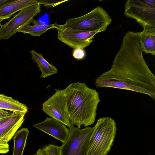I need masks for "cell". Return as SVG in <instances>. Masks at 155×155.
<instances>
[{
	"label": "cell",
	"instance_id": "obj_5",
	"mask_svg": "<svg viewBox=\"0 0 155 155\" xmlns=\"http://www.w3.org/2000/svg\"><path fill=\"white\" fill-rule=\"evenodd\" d=\"M124 14L135 19L144 30H155V0H128Z\"/></svg>",
	"mask_w": 155,
	"mask_h": 155
},
{
	"label": "cell",
	"instance_id": "obj_16",
	"mask_svg": "<svg viewBox=\"0 0 155 155\" xmlns=\"http://www.w3.org/2000/svg\"><path fill=\"white\" fill-rule=\"evenodd\" d=\"M29 131L27 128H22L17 131L13 137V155H22L26 145Z\"/></svg>",
	"mask_w": 155,
	"mask_h": 155
},
{
	"label": "cell",
	"instance_id": "obj_9",
	"mask_svg": "<svg viewBox=\"0 0 155 155\" xmlns=\"http://www.w3.org/2000/svg\"><path fill=\"white\" fill-rule=\"evenodd\" d=\"M33 126L60 140L62 144L66 141L69 134V129L65 125L52 118L47 117L42 122Z\"/></svg>",
	"mask_w": 155,
	"mask_h": 155
},
{
	"label": "cell",
	"instance_id": "obj_8",
	"mask_svg": "<svg viewBox=\"0 0 155 155\" xmlns=\"http://www.w3.org/2000/svg\"><path fill=\"white\" fill-rule=\"evenodd\" d=\"M56 29L58 39L74 49H84L89 46L94 41L93 39L95 35L99 32L98 31L80 32Z\"/></svg>",
	"mask_w": 155,
	"mask_h": 155
},
{
	"label": "cell",
	"instance_id": "obj_21",
	"mask_svg": "<svg viewBox=\"0 0 155 155\" xmlns=\"http://www.w3.org/2000/svg\"><path fill=\"white\" fill-rule=\"evenodd\" d=\"M67 1V0L55 1L42 0V4H43L44 5L48 7H54Z\"/></svg>",
	"mask_w": 155,
	"mask_h": 155
},
{
	"label": "cell",
	"instance_id": "obj_1",
	"mask_svg": "<svg viewBox=\"0 0 155 155\" xmlns=\"http://www.w3.org/2000/svg\"><path fill=\"white\" fill-rule=\"evenodd\" d=\"M143 52L140 32L127 31L111 68L96 80L116 81L155 96V77L146 64Z\"/></svg>",
	"mask_w": 155,
	"mask_h": 155
},
{
	"label": "cell",
	"instance_id": "obj_19",
	"mask_svg": "<svg viewBox=\"0 0 155 155\" xmlns=\"http://www.w3.org/2000/svg\"><path fill=\"white\" fill-rule=\"evenodd\" d=\"M72 54L73 57L78 60H82L86 57V52L83 48H77L73 49Z\"/></svg>",
	"mask_w": 155,
	"mask_h": 155
},
{
	"label": "cell",
	"instance_id": "obj_22",
	"mask_svg": "<svg viewBox=\"0 0 155 155\" xmlns=\"http://www.w3.org/2000/svg\"><path fill=\"white\" fill-rule=\"evenodd\" d=\"M12 113L9 112L5 110L0 109V119L10 116Z\"/></svg>",
	"mask_w": 155,
	"mask_h": 155
},
{
	"label": "cell",
	"instance_id": "obj_12",
	"mask_svg": "<svg viewBox=\"0 0 155 155\" xmlns=\"http://www.w3.org/2000/svg\"><path fill=\"white\" fill-rule=\"evenodd\" d=\"M29 52L32 59L37 64L41 71V78H44L57 73V68L46 61L42 54L34 50Z\"/></svg>",
	"mask_w": 155,
	"mask_h": 155
},
{
	"label": "cell",
	"instance_id": "obj_23",
	"mask_svg": "<svg viewBox=\"0 0 155 155\" xmlns=\"http://www.w3.org/2000/svg\"><path fill=\"white\" fill-rule=\"evenodd\" d=\"M11 115L9 117L0 119V127L9 119L11 117Z\"/></svg>",
	"mask_w": 155,
	"mask_h": 155
},
{
	"label": "cell",
	"instance_id": "obj_17",
	"mask_svg": "<svg viewBox=\"0 0 155 155\" xmlns=\"http://www.w3.org/2000/svg\"><path fill=\"white\" fill-rule=\"evenodd\" d=\"M42 110L48 115L69 127L71 125L69 122L54 106L50 104H42Z\"/></svg>",
	"mask_w": 155,
	"mask_h": 155
},
{
	"label": "cell",
	"instance_id": "obj_14",
	"mask_svg": "<svg viewBox=\"0 0 155 155\" xmlns=\"http://www.w3.org/2000/svg\"><path fill=\"white\" fill-rule=\"evenodd\" d=\"M0 109L26 114L28 112V107L11 97L0 94Z\"/></svg>",
	"mask_w": 155,
	"mask_h": 155
},
{
	"label": "cell",
	"instance_id": "obj_13",
	"mask_svg": "<svg viewBox=\"0 0 155 155\" xmlns=\"http://www.w3.org/2000/svg\"><path fill=\"white\" fill-rule=\"evenodd\" d=\"M33 25L28 24L22 28L18 31L24 34H29L32 36H41L48 30L52 28L57 29L59 25L57 23L42 24L37 20L34 19L32 23Z\"/></svg>",
	"mask_w": 155,
	"mask_h": 155
},
{
	"label": "cell",
	"instance_id": "obj_25",
	"mask_svg": "<svg viewBox=\"0 0 155 155\" xmlns=\"http://www.w3.org/2000/svg\"><path fill=\"white\" fill-rule=\"evenodd\" d=\"M11 0H0V5L9 2Z\"/></svg>",
	"mask_w": 155,
	"mask_h": 155
},
{
	"label": "cell",
	"instance_id": "obj_6",
	"mask_svg": "<svg viewBox=\"0 0 155 155\" xmlns=\"http://www.w3.org/2000/svg\"><path fill=\"white\" fill-rule=\"evenodd\" d=\"M66 141L60 146V155H87L94 127L80 129L71 125Z\"/></svg>",
	"mask_w": 155,
	"mask_h": 155
},
{
	"label": "cell",
	"instance_id": "obj_15",
	"mask_svg": "<svg viewBox=\"0 0 155 155\" xmlns=\"http://www.w3.org/2000/svg\"><path fill=\"white\" fill-rule=\"evenodd\" d=\"M143 51L155 55V30H144L140 32Z\"/></svg>",
	"mask_w": 155,
	"mask_h": 155
},
{
	"label": "cell",
	"instance_id": "obj_11",
	"mask_svg": "<svg viewBox=\"0 0 155 155\" xmlns=\"http://www.w3.org/2000/svg\"><path fill=\"white\" fill-rule=\"evenodd\" d=\"M38 3L41 4V0H11L0 5V26L2 21L9 18L16 12Z\"/></svg>",
	"mask_w": 155,
	"mask_h": 155
},
{
	"label": "cell",
	"instance_id": "obj_2",
	"mask_svg": "<svg viewBox=\"0 0 155 155\" xmlns=\"http://www.w3.org/2000/svg\"><path fill=\"white\" fill-rule=\"evenodd\" d=\"M100 101L98 92L85 83H72L64 89H56L45 104L54 106L72 126L80 128L94 123Z\"/></svg>",
	"mask_w": 155,
	"mask_h": 155
},
{
	"label": "cell",
	"instance_id": "obj_3",
	"mask_svg": "<svg viewBox=\"0 0 155 155\" xmlns=\"http://www.w3.org/2000/svg\"><path fill=\"white\" fill-rule=\"evenodd\" d=\"M93 127L87 155H107L116 134V124L110 117H101Z\"/></svg>",
	"mask_w": 155,
	"mask_h": 155
},
{
	"label": "cell",
	"instance_id": "obj_20",
	"mask_svg": "<svg viewBox=\"0 0 155 155\" xmlns=\"http://www.w3.org/2000/svg\"><path fill=\"white\" fill-rule=\"evenodd\" d=\"M8 142L5 140L0 138V154H5L9 151Z\"/></svg>",
	"mask_w": 155,
	"mask_h": 155
},
{
	"label": "cell",
	"instance_id": "obj_4",
	"mask_svg": "<svg viewBox=\"0 0 155 155\" xmlns=\"http://www.w3.org/2000/svg\"><path fill=\"white\" fill-rule=\"evenodd\" d=\"M112 21L108 14L101 7L98 6L84 15L67 20L64 24L59 25L57 29L69 31H98L100 32L104 31Z\"/></svg>",
	"mask_w": 155,
	"mask_h": 155
},
{
	"label": "cell",
	"instance_id": "obj_24",
	"mask_svg": "<svg viewBox=\"0 0 155 155\" xmlns=\"http://www.w3.org/2000/svg\"><path fill=\"white\" fill-rule=\"evenodd\" d=\"M34 155H46L42 149H39Z\"/></svg>",
	"mask_w": 155,
	"mask_h": 155
},
{
	"label": "cell",
	"instance_id": "obj_10",
	"mask_svg": "<svg viewBox=\"0 0 155 155\" xmlns=\"http://www.w3.org/2000/svg\"><path fill=\"white\" fill-rule=\"evenodd\" d=\"M25 114L12 112L9 119L0 127V138L6 140L8 142L9 141L23 123Z\"/></svg>",
	"mask_w": 155,
	"mask_h": 155
},
{
	"label": "cell",
	"instance_id": "obj_7",
	"mask_svg": "<svg viewBox=\"0 0 155 155\" xmlns=\"http://www.w3.org/2000/svg\"><path fill=\"white\" fill-rule=\"evenodd\" d=\"M40 3L27 7L4 24L0 26V40L8 39L25 26L32 23L34 18L41 12Z\"/></svg>",
	"mask_w": 155,
	"mask_h": 155
},
{
	"label": "cell",
	"instance_id": "obj_18",
	"mask_svg": "<svg viewBox=\"0 0 155 155\" xmlns=\"http://www.w3.org/2000/svg\"><path fill=\"white\" fill-rule=\"evenodd\" d=\"M42 149L46 155H60V147L53 144H49Z\"/></svg>",
	"mask_w": 155,
	"mask_h": 155
}]
</instances>
